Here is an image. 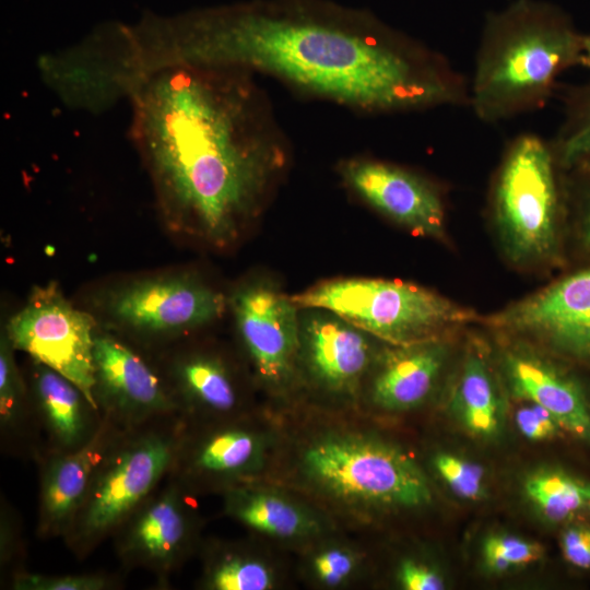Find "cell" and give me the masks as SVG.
I'll list each match as a JSON object with an SVG mask.
<instances>
[{
  "instance_id": "6da1fadb",
  "label": "cell",
  "mask_w": 590,
  "mask_h": 590,
  "mask_svg": "<svg viewBox=\"0 0 590 590\" xmlns=\"http://www.w3.org/2000/svg\"><path fill=\"white\" fill-rule=\"evenodd\" d=\"M142 55L152 71L212 67L259 73L364 113L467 99L444 58L369 13L326 0H256L153 15Z\"/></svg>"
},
{
  "instance_id": "7a4b0ae2",
  "label": "cell",
  "mask_w": 590,
  "mask_h": 590,
  "mask_svg": "<svg viewBox=\"0 0 590 590\" xmlns=\"http://www.w3.org/2000/svg\"><path fill=\"white\" fill-rule=\"evenodd\" d=\"M129 137L164 225L214 247L232 245L261 212L287 144L253 74L175 67L128 97Z\"/></svg>"
},
{
  "instance_id": "3957f363",
  "label": "cell",
  "mask_w": 590,
  "mask_h": 590,
  "mask_svg": "<svg viewBox=\"0 0 590 590\" xmlns=\"http://www.w3.org/2000/svg\"><path fill=\"white\" fill-rule=\"evenodd\" d=\"M581 61L582 35L565 13L518 0L486 23L469 101L483 121L510 118L542 106L558 75Z\"/></svg>"
},
{
  "instance_id": "277c9868",
  "label": "cell",
  "mask_w": 590,
  "mask_h": 590,
  "mask_svg": "<svg viewBox=\"0 0 590 590\" xmlns=\"http://www.w3.org/2000/svg\"><path fill=\"white\" fill-rule=\"evenodd\" d=\"M298 308L334 312L394 345L436 340L472 322L474 311L425 287L382 279H337L291 296Z\"/></svg>"
},
{
  "instance_id": "5b68a950",
  "label": "cell",
  "mask_w": 590,
  "mask_h": 590,
  "mask_svg": "<svg viewBox=\"0 0 590 590\" xmlns=\"http://www.w3.org/2000/svg\"><path fill=\"white\" fill-rule=\"evenodd\" d=\"M553 146L534 134L508 148L493 191L494 216L508 255L518 262L558 256L565 194Z\"/></svg>"
},
{
  "instance_id": "8992f818",
  "label": "cell",
  "mask_w": 590,
  "mask_h": 590,
  "mask_svg": "<svg viewBox=\"0 0 590 590\" xmlns=\"http://www.w3.org/2000/svg\"><path fill=\"white\" fill-rule=\"evenodd\" d=\"M314 484L347 504L418 508L433 495L423 470L399 447L362 435H329L303 455Z\"/></svg>"
},
{
  "instance_id": "52a82bcc",
  "label": "cell",
  "mask_w": 590,
  "mask_h": 590,
  "mask_svg": "<svg viewBox=\"0 0 590 590\" xmlns=\"http://www.w3.org/2000/svg\"><path fill=\"white\" fill-rule=\"evenodd\" d=\"M178 450L168 430L116 438L97 465L84 502L68 533L73 544L92 546L121 527L152 494Z\"/></svg>"
},
{
  "instance_id": "ba28073f",
  "label": "cell",
  "mask_w": 590,
  "mask_h": 590,
  "mask_svg": "<svg viewBox=\"0 0 590 590\" xmlns=\"http://www.w3.org/2000/svg\"><path fill=\"white\" fill-rule=\"evenodd\" d=\"M15 350L58 371L84 393L95 411V319L74 307L56 282L34 286L5 329Z\"/></svg>"
},
{
  "instance_id": "9c48e42d",
  "label": "cell",
  "mask_w": 590,
  "mask_h": 590,
  "mask_svg": "<svg viewBox=\"0 0 590 590\" xmlns=\"http://www.w3.org/2000/svg\"><path fill=\"white\" fill-rule=\"evenodd\" d=\"M228 298L186 272L131 280L109 290L102 308L115 327L144 338H172L217 320Z\"/></svg>"
},
{
  "instance_id": "30bf717a",
  "label": "cell",
  "mask_w": 590,
  "mask_h": 590,
  "mask_svg": "<svg viewBox=\"0 0 590 590\" xmlns=\"http://www.w3.org/2000/svg\"><path fill=\"white\" fill-rule=\"evenodd\" d=\"M487 323L533 337L556 353L590 367V267L488 317Z\"/></svg>"
},
{
  "instance_id": "8fae6325",
  "label": "cell",
  "mask_w": 590,
  "mask_h": 590,
  "mask_svg": "<svg viewBox=\"0 0 590 590\" xmlns=\"http://www.w3.org/2000/svg\"><path fill=\"white\" fill-rule=\"evenodd\" d=\"M239 338L260 377L285 384L299 354V308L264 280L248 281L228 297Z\"/></svg>"
},
{
  "instance_id": "7c38bea8",
  "label": "cell",
  "mask_w": 590,
  "mask_h": 590,
  "mask_svg": "<svg viewBox=\"0 0 590 590\" xmlns=\"http://www.w3.org/2000/svg\"><path fill=\"white\" fill-rule=\"evenodd\" d=\"M94 397L107 420L137 425L172 412L176 401L169 386L134 350L97 331L94 340Z\"/></svg>"
},
{
  "instance_id": "4fadbf2b",
  "label": "cell",
  "mask_w": 590,
  "mask_h": 590,
  "mask_svg": "<svg viewBox=\"0 0 590 590\" xmlns=\"http://www.w3.org/2000/svg\"><path fill=\"white\" fill-rule=\"evenodd\" d=\"M345 184L366 203L417 235L441 238L445 209L437 189L393 164L353 158L340 168Z\"/></svg>"
},
{
  "instance_id": "5bb4252c",
  "label": "cell",
  "mask_w": 590,
  "mask_h": 590,
  "mask_svg": "<svg viewBox=\"0 0 590 590\" xmlns=\"http://www.w3.org/2000/svg\"><path fill=\"white\" fill-rule=\"evenodd\" d=\"M371 337L332 311L299 308V354L311 378L333 392L356 389L373 358Z\"/></svg>"
},
{
  "instance_id": "9a60e30c",
  "label": "cell",
  "mask_w": 590,
  "mask_h": 590,
  "mask_svg": "<svg viewBox=\"0 0 590 590\" xmlns=\"http://www.w3.org/2000/svg\"><path fill=\"white\" fill-rule=\"evenodd\" d=\"M121 526L123 557L160 574L179 562L191 532L187 506L172 486L151 494Z\"/></svg>"
},
{
  "instance_id": "2e32d148",
  "label": "cell",
  "mask_w": 590,
  "mask_h": 590,
  "mask_svg": "<svg viewBox=\"0 0 590 590\" xmlns=\"http://www.w3.org/2000/svg\"><path fill=\"white\" fill-rule=\"evenodd\" d=\"M504 365L516 397L545 409L562 429L590 444V399L574 375L524 351L507 353Z\"/></svg>"
},
{
  "instance_id": "e0dca14e",
  "label": "cell",
  "mask_w": 590,
  "mask_h": 590,
  "mask_svg": "<svg viewBox=\"0 0 590 590\" xmlns=\"http://www.w3.org/2000/svg\"><path fill=\"white\" fill-rule=\"evenodd\" d=\"M110 428L107 423L102 424L83 445L49 461L40 485V533H68L97 465L117 438Z\"/></svg>"
},
{
  "instance_id": "ac0fdd59",
  "label": "cell",
  "mask_w": 590,
  "mask_h": 590,
  "mask_svg": "<svg viewBox=\"0 0 590 590\" xmlns=\"http://www.w3.org/2000/svg\"><path fill=\"white\" fill-rule=\"evenodd\" d=\"M397 346L385 355L371 386L374 403L389 411L421 404L432 391L447 355L438 339Z\"/></svg>"
},
{
  "instance_id": "d6986e66",
  "label": "cell",
  "mask_w": 590,
  "mask_h": 590,
  "mask_svg": "<svg viewBox=\"0 0 590 590\" xmlns=\"http://www.w3.org/2000/svg\"><path fill=\"white\" fill-rule=\"evenodd\" d=\"M33 393L46 426L61 451L73 450L94 434L91 405L81 389L52 368L34 362Z\"/></svg>"
},
{
  "instance_id": "ffe728a7",
  "label": "cell",
  "mask_w": 590,
  "mask_h": 590,
  "mask_svg": "<svg viewBox=\"0 0 590 590\" xmlns=\"http://www.w3.org/2000/svg\"><path fill=\"white\" fill-rule=\"evenodd\" d=\"M450 408L471 435L496 437L503 424V403L492 370L482 355L470 352L455 385Z\"/></svg>"
},
{
  "instance_id": "44dd1931",
  "label": "cell",
  "mask_w": 590,
  "mask_h": 590,
  "mask_svg": "<svg viewBox=\"0 0 590 590\" xmlns=\"http://www.w3.org/2000/svg\"><path fill=\"white\" fill-rule=\"evenodd\" d=\"M170 384L185 402L226 413L237 404V390L226 365L217 357L194 353L181 356L170 368Z\"/></svg>"
},
{
  "instance_id": "7402d4cb",
  "label": "cell",
  "mask_w": 590,
  "mask_h": 590,
  "mask_svg": "<svg viewBox=\"0 0 590 590\" xmlns=\"http://www.w3.org/2000/svg\"><path fill=\"white\" fill-rule=\"evenodd\" d=\"M229 512L246 526L278 538L307 535L315 521L300 507L272 493L238 491L228 496Z\"/></svg>"
},
{
  "instance_id": "603a6c76",
  "label": "cell",
  "mask_w": 590,
  "mask_h": 590,
  "mask_svg": "<svg viewBox=\"0 0 590 590\" xmlns=\"http://www.w3.org/2000/svg\"><path fill=\"white\" fill-rule=\"evenodd\" d=\"M523 493L554 523L590 515V482L560 468L543 467L528 474Z\"/></svg>"
},
{
  "instance_id": "cb8c5ba5",
  "label": "cell",
  "mask_w": 590,
  "mask_h": 590,
  "mask_svg": "<svg viewBox=\"0 0 590 590\" xmlns=\"http://www.w3.org/2000/svg\"><path fill=\"white\" fill-rule=\"evenodd\" d=\"M257 438L249 432L229 428L206 438L193 456V465L210 474H236L253 462L258 455Z\"/></svg>"
},
{
  "instance_id": "d4e9b609",
  "label": "cell",
  "mask_w": 590,
  "mask_h": 590,
  "mask_svg": "<svg viewBox=\"0 0 590 590\" xmlns=\"http://www.w3.org/2000/svg\"><path fill=\"white\" fill-rule=\"evenodd\" d=\"M552 146L564 170L590 160V82L573 92L566 121Z\"/></svg>"
},
{
  "instance_id": "484cf974",
  "label": "cell",
  "mask_w": 590,
  "mask_h": 590,
  "mask_svg": "<svg viewBox=\"0 0 590 590\" xmlns=\"http://www.w3.org/2000/svg\"><path fill=\"white\" fill-rule=\"evenodd\" d=\"M272 574L264 564L238 555L222 558L210 571L209 582L216 590H267Z\"/></svg>"
},
{
  "instance_id": "4316f807",
  "label": "cell",
  "mask_w": 590,
  "mask_h": 590,
  "mask_svg": "<svg viewBox=\"0 0 590 590\" xmlns=\"http://www.w3.org/2000/svg\"><path fill=\"white\" fill-rule=\"evenodd\" d=\"M543 553V547L538 542L506 533L491 534L482 544L484 563L494 573H505L532 564L539 560Z\"/></svg>"
},
{
  "instance_id": "83f0119b",
  "label": "cell",
  "mask_w": 590,
  "mask_h": 590,
  "mask_svg": "<svg viewBox=\"0 0 590 590\" xmlns=\"http://www.w3.org/2000/svg\"><path fill=\"white\" fill-rule=\"evenodd\" d=\"M433 465L446 485L460 498L479 500L485 496L483 468L453 453L440 452Z\"/></svg>"
},
{
  "instance_id": "f1b7e54d",
  "label": "cell",
  "mask_w": 590,
  "mask_h": 590,
  "mask_svg": "<svg viewBox=\"0 0 590 590\" xmlns=\"http://www.w3.org/2000/svg\"><path fill=\"white\" fill-rule=\"evenodd\" d=\"M5 332L0 340V416L4 426L17 423L24 406L25 390Z\"/></svg>"
},
{
  "instance_id": "f546056e",
  "label": "cell",
  "mask_w": 590,
  "mask_h": 590,
  "mask_svg": "<svg viewBox=\"0 0 590 590\" xmlns=\"http://www.w3.org/2000/svg\"><path fill=\"white\" fill-rule=\"evenodd\" d=\"M13 586L19 590H101L108 582L97 575L47 576L23 573L15 576Z\"/></svg>"
},
{
  "instance_id": "4dcf8cb0",
  "label": "cell",
  "mask_w": 590,
  "mask_h": 590,
  "mask_svg": "<svg viewBox=\"0 0 590 590\" xmlns=\"http://www.w3.org/2000/svg\"><path fill=\"white\" fill-rule=\"evenodd\" d=\"M573 177L570 199L577 214L578 240L582 249L590 253V160L567 169Z\"/></svg>"
},
{
  "instance_id": "1f68e13d",
  "label": "cell",
  "mask_w": 590,
  "mask_h": 590,
  "mask_svg": "<svg viewBox=\"0 0 590 590\" xmlns=\"http://www.w3.org/2000/svg\"><path fill=\"white\" fill-rule=\"evenodd\" d=\"M515 418L521 435L533 441L550 440L562 430L557 421L545 409L532 402L521 406Z\"/></svg>"
},
{
  "instance_id": "d6a6232c",
  "label": "cell",
  "mask_w": 590,
  "mask_h": 590,
  "mask_svg": "<svg viewBox=\"0 0 590 590\" xmlns=\"http://www.w3.org/2000/svg\"><path fill=\"white\" fill-rule=\"evenodd\" d=\"M355 569L354 556L341 548H330L318 554L312 562L316 577L328 586L344 582Z\"/></svg>"
},
{
  "instance_id": "836d02e7",
  "label": "cell",
  "mask_w": 590,
  "mask_h": 590,
  "mask_svg": "<svg viewBox=\"0 0 590 590\" xmlns=\"http://www.w3.org/2000/svg\"><path fill=\"white\" fill-rule=\"evenodd\" d=\"M560 548L569 565L581 570L590 569V521L566 526L560 534Z\"/></svg>"
},
{
  "instance_id": "e575fe53",
  "label": "cell",
  "mask_w": 590,
  "mask_h": 590,
  "mask_svg": "<svg viewBox=\"0 0 590 590\" xmlns=\"http://www.w3.org/2000/svg\"><path fill=\"white\" fill-rule=\"evenodd\" d=\"M398 580L406 590H440L445 588L442 577L432 567L405 559L400 564Z\"/></svg>"
},
{
  "instance_id": "d590c367",
  "label": "cell",
  "mask_w": 590,
  "mask_h": 590,
  "mask_svg": "<svg viewBox=\"0 0 590 590\" xmlns=\"http://www.w3.org/2000/svg\"><path fill=\"white\" fill-rule=\"evenodd\" d=\"M581 64L590 69V35H582V61Z\"/></svg>"
}]
</instances>
